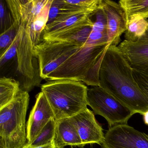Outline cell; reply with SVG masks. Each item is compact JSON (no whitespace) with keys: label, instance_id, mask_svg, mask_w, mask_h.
Wrapping results in <instances>:
<instances>
[{"label":"cell","instance_id":"e0dca14e","mask_svg":"<svg viewBox=\"0 0 148 148\" xmlns=\"http://www.w3.org/2000/svg\"><path fill=\"white\" fill-rule=\"evenodd\" d=\"M56 120L52 118L40 132L39 135L31 144L34 146H42L53 143L55 136Z\"/></svg>","mask_w":148,"mask_h":148},{"label":"cell","instance_id":"7a4b0ae2","mask_svg":"<svg viewBox=\"0 0 148 148\" xmlns=\"http://www.w3.org/2000/svg\"><path fill=\"white\" fill-rule=\"evenodd\" d=\"M14 21L18 27L19 37L17 71L23 79L21 89L29 92L40 84L38 63L34 57L30 27L38 16L33 7V0H5Z\"/></svg>","mask_w":148,"mask_h":148},{"label":"cell","instance_id":"8992f818","mask_svg":"<svg viewBox=\"0 0 148 148\" xmlns=\"http://www.w3.org/2000/svg\"><path fill=\"white\" fill-rule=\"evenodd\" d=\"M87 100L88 106L92 109L94 114L103 117L107 121L109 128L127 124L135 114L99 86L88 89Z\"/></svg>","mask_w":148,"mask_h":148},{"label":"cell","instance_id":"3957f363","mask_svg":"<svg viewBox=\"0 0 148 148\" xmlns=\"http://www.w3.org/2000/svg\"><path fill=\"white\" fill-rule=\"evenodd\" d=\"M55 120L72 117L87 108V86L81 81L50 80L41 86Z\"/></svg>","mask_w":148,"mask_h":148},{"label":"cell","instance_id":"9c48e42d","mask_svg":"<svg viewBox=\"0 0 148 148\" xmlns=\"http://www.w3.org/2000/svg\"><path fill=\"white\" fill-rule=\"evenodd\" d=\"M71 118L84 146L95 143L102 145L105 138L103 129L92 111L87 108Z\"/></svg>","mask_w":148,"mask_h":148},{"label":"cell","instance_id":"5bb4252c","mask_svg":"<svg viewBox=\"0 0 148 148\" xmlns=\"http://www.w3.org/2000/svg\"><path fill=\"white\" fill-rule=\"evenodd\" d=\"M20 87V82L13 79L5 77L0 79V109L14 100Z\"/></svg>","mask_w":148,"mask_h":148},{"label":"cell","instance_id":"5b68a950","mask_svg":"<svg viewBox=\"0 0 148 148\" xmlns=\"http://www.w3.org/2000/svg\"><path fill=\"white\" fill-rule=\"evenodd\" d=\"M96 11L64 9L42 33L43 40H64L86 27H92L91 17Z\"/></svg>","mask_w":148,"mask_h":148},{"label":"cell","instance_id":"ffe728a7","mask_svg":"<svg viewBox=\"0 0 148 148\" xmlns=\"http://www.w3.org/2000/svg\"><path fill=\"white\" fill-rule=\"evenodd\" d=\"M19 37L17 34L16 38L11 45L0 54V67L1 69L4 66L15 56H17Z\"/></svg>","mask_w":148,"mask_h":148},{"label":"cell","instance_id":"ba28073f","mask_svg":"<svg viewBox=\"0 0 148 148\" xmlns=\"http://www.w3.org/2000/svg\"><path fill=\"white\" fill-rule=\"evenodd\" d=\"M36 99V103L30 112L27 123L28 144L34 141L52 118H55L52 109L43 92L41 91L37 94Z\"/></svg>","mask_w":148,"mask_h":148},{"label":"cell","instance_id":"d4e9b609","mask_svg":"<svg viewBox=\"0 0 148 148\" xmlns=\"http://www.w3.org/2000/svg\"><path fill=\"white\" fill-rule=\"evenodd\" d=\"M147 21H148V19H147Z\"/></svg>","mask_w":148,"mask_h":148},{"label":"cell","instance_id":"ac0fdd59","mask_svg":"<svg viewBox=\"0 0 148 148\" xmlns=\"http://www.w3.org/2000/svg\"><path fill=\"white\" fill-rule=\"evenodd\" d=\"M18 27L14 21L12 25L6 31L1 34L0 37V54L3 52L14 40L18 34Z\"/></svg>","mask_w":148,"mask_h":148},{"label":"cell","instance_id":"30bf717a","mask_svg":"<svg viewBox=\"0 0 148 148\" xmlns=\"http://www.w3.org/2000/svg\"><path fill=\"white\" fill-rule=\"evenodd\" d=\"M117 47L132 69L148 73V27L137 41L125 40Z\"/></svg>","mask_w":148,"mask_h":148},{"label":"cell","instance_id":"7402d4cb","mask_svg":"<svg viewBox=\"0 0 148 148\" xmlns=\"http://www.w3.org/2000/svg\"><path fill=\"white\" fill-rule=\"evenodd\" d=\"M61 6V0H53L50 10H49V17L47 24L54 21L58 16L59 15L60 12V8Z\"/></svg>","mask_w":148,"mask_h":148},{"label":"cell","instance_id":"277c9868","mask_svg":"<svg viewBox=\"0 0 148 148\" xmlns=\"http://www.w3.org/2000/svg\"><path fill=\"white\" fill-rule=\"evenodd\" d=\"M28 92L20 90L15 98L0 109V148H22L27 143L26 116Z\"/></svg>","mask_w":148,"mask_h":148},{"label":"cell","instance_id":"6da1fadb","mask_svg":"<svg viewBox=\"0 0 148 148\" xmlns=\"http://www.w3.org/2000/svg\"><path fill=\"white\" fill-rule=\"evenodd\" d=\"M99 87L135 114L148 111V97L139 88L133 70L117 46L110 45L99 69Z\"/></svg>","mask_w":148,"mask_h":148},{"label":"cell","instance_id":"d6986e66","mask_svg":"<svg viewBox=\"0 0 148 148\" xmlns=\"http://www.w3.org/2000/svg\"><path fill=\"white\" fill-rule=\"evenodd\" d=\"M0 22L1 34L10 28L14 23L13 19L5 0H0Z\"/></svg>","mask_w":148,"mask_h":148},{"label":"cell","instance_id":"7c38bea8","mask_svg":"<svg viewBox=\"0 0 148 148\" xmlns=\"http://www.w3.org/2000/svg\"><path fill=\"white\" fill-rule=\"evenodd\" d=\"M53 143L56 148L84 147L71 117L56 120Z\"/></svg>","mask_w":148,"mask_h":148},{"label":"cell","instance_id":"44dd1931","mask_svg":"<svg viewBox=\"0 0 148 148\" xmlns=\"http://www.w3.org/2000/svg\"><path fill=\"white\" fill-rule=\"evenodd\" d=\"M133 70V76L143 92L148 97V73Z\"/></svg>","mask_w":148,"mask_h":148},{"label":"cell","instance_id":"603a6c76","mask_svg":"<svg viewBox=\"0 0 148 148\" xmlns=\"http://www.w3.org/2000/svg\"><path fill=\"white\" fill-rule=\"evenodd\" d=\"M22 148H56L54 146V143H52L50 144L47 145H44L42 146H34L31 145L30 144L26 145L24 147Z\"/></svg>","mask_w":148,"mask_h":148},{"label":"cell","instance_id":"4fadbf2b","mask_svg":"<svg viewBox=\"0 0 148 148\" xmlns=\"http://www.w3.org/2000/svg\"><path fill=\"white\" fill-rule=\"evenodd\" d=\"M53 1L48 0L45 6L30 25V35L34 48L41 41L42 33L48 23L49 10Z\"/></svg>","mask_w":148,"mask_h":148},{"label":"cell","instance_id":"52a82bcc","mask_svg":"<svg viewBox=\"0 0 148 148\" xmlns=\"http://www.w3.org/2000/svg\"><path fill=\"white\" fill-rule=\"evenodd\" d=\"M101 148H148V135L127 124L114 125L105 135Z\"/></svg>","mask_w":148,"mask_h":148},{"label":"cell","instance_id":"8fae6325","mask_svg":"<svg viewBox=\"0 0 148 148\" xmlns=\"http://www.w3.org/2000/svg\"><path fill=\"white\" fill-rule=\"evenodd\" d=\"M102 7L107 19L108 43L117 46L121 41L120 37L127 28L124 11L119 3L111 0H103Z\"/></svg>","mask_w":148,"mask_h":148},{"label":"cell","instance_id":"cb8c5ba5","mask_svg":"<svg viewBox=\"0 0 148 148\" xmlns=\"http://www.w3.org/2000/svg\"><path fill=\"white\" fill-rule=\"evenodd\" d=\"M143 120L144 123L146 125H148V111L145 112L143 115Z\"/></svg>","mask_w":148,"mask_h":148},{"label":"cell","instance_id":"9a60e30c","mask_svg":"<svg viewBox=\"0 0 148 148\" xmlns=\"http://www.w3.org/2000/svg\"><path fill=\"white\" fill-rule=\"evenodd\" d=\"M148 27L146 19L139 15L132 16L127 22V30L125 32V40L137 41L145 33Z\"/></svg>","mask_w":148,"mask_h":148},{"label":"cell","instance_id":"2e32d148","mask_svg":"<svg viewBox=\"0 0 148 148\" xmlns=\"http://www.w3.org/2000/svg\"><path fill=\"white\" fill-rule=\"evenodd\" d=\"M119 4L124 11L127 23L130 18L134 15L148 18V0H120Z\"/></svg>","mask_w":148,"mask_h":148}]
</instances>
